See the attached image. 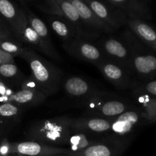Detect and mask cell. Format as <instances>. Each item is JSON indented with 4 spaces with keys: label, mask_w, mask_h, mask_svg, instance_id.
<instances>
[{
    "label": "cell",
    "mask_w": 156,
    "mask_h": 156,
    "mask_svg": "<svg viewBox=\"0 0 156 156\" xmlns=\"http://www.w3.org/2000/svg\"><path fill=\"white\" fill-rule=\"evenodd\" d=\"M141 116L136 111H125L118 116L111 128L116 133L125 135L133 129L136 125L140 123Z\"/></svg>",
    "instance_id": "8fae6325"
},
{
    "label": "cell",
    "mask_w": 156,
    "mask_h": 156,
    "mask_svg": "<svg viewBox=\"0 0 156 156\" xmlns=\"http://www.w3.org/2000/svg\"><path fill=\"white\" fill-rule=\"evenodd\" d=\"M18 113L19 108L12 102L0 105V118H11L18 115Z\"/></svg>",
    "instance_id": "ffe728a7"
},
{
    "label": "cell",
    "mask_w": 156,
    "mask_h": 156,
    "mask_svg": "<svg viewBox=\"0 0 156 156\" xmlns=\"http://www.w3.org/2000/svg\"><path fill=\"white\" fill-rule=\"evenodd\" d=\"M11 154L10 145L4 144L0 146V156H7Z\"/></svg>",
    "instance_id": "83f0119b"
},
{
    "label": "cell",
    "mask_w": 156,
    "mask_h": 156,
    "mask_svg": "<svg viewBox=\"0 0 156 156\" xmlns=\"http://www.w3.org/2000/svg\"><path fill=\"white\" fill-rule=\"evenodd\" d=\"M129 42L131 69L143 80L156 79V53L145 47L135 37H131Z\"/></svg>",
    "instance_id": "7a4b0ae2"
},
{
    "label": "cell",
    "mask_w": 156,
    "mask_h": 156,
    "mask_svg": "<svg viewBox=\"0 0 156 156\" xmlns=\"http://www.w3.org/2000/svg\"><path fill=\"white\" fill-rule=\"evenodd\" d=\"M68 142L71 146V152L83 150L92 144L83 133H76L69 136Z\"/></svg>",
    "instance_id": "ac0fdd59"
},
{
    "label": "cell",
    "mask_w": 156,
    "mask_h": 156,
    "mask_svg": "<svg viewBox=\"0 0 156 156\" xmlns=\"http://www.w3.org/2000/svg\"><path fill=\"white\" fill-rule=\"evenodd\" d=\"M98 68L105 77L116 85H120L126 88L130 84L131 79L120 66L109 62L101 61L98 64Z\"/></svg>",
    "instance_id": "9c48e42d"
},
{
    "label": "cell",
    "mask_w": 156,
    "mask_h": 156,
    "mask_svg": "<svg viewBox=\"0 0 156 156\" xmlns=\"http://www.w3.org/2000/svg\"><path fill=\"white\" fill-rule=\"evenodd\" d=\"M16 35L21 41L27 43L30 45L36 47L38 50L47 55L50 58L60 60V56L56 50H52L46 45L44 41L41 39L35 30L32 28L30 23L23 21H17L16 24L14 25Z\"/></svg>",
    "instance_id": "5b68a950"
},
{
    "label": "cell",
    "mask_w": 156,
    "mask_h": 156,
    "mask_svg": "<svg viewBox=\"0 0 156 156\" xmlns=\"http://www.w3.org/2000/svg\"><path fill=\"white\" fill-rule=\"evenodd\" d=\"M46 98V94L41 92L38 88L25 85L22 89L13 93L9 98V102L18 105H35L41 102Z\"/></svg>",
    "instance_id": "30bf717a"
},
{
    "label": "cell",
    "mask_w": 156,
    "mask_h": 156,
    "mask_svg": "<svg viewBox=\"0 0 156 156\" xmlns=\"http://www.w3.org/2000/svg\"><path fill=\"white\" fill-rule=\"evenodd\" d=\"M104 49L108 55L117 59H123L126 66L131 69V52L129 48L116 39H108L104 44Z\"/></svg>",
    "instance_id": "4fadbf2b"
},
{
    "label": "cell",
    "mask_w": 156,
    "mask_h": 156,
    "mask_svg": "<svg viewBox=\"0 0 156 156\" xmlns=\"http://www.w3.org/2000/svg\"><path fill=\"white\" fill-rule=\"evenodd\" d=\"M54 156H72V155H54Z\"/></svg>",
    "instance_id": "1f68e13d"
},
{
    "label": "cell",
    "mask_w": 156,
    "mask_h": 156,
    "mask_svg": "<svg viewBox=\"0 0 156 156\" xmlns=\"http://www.w3.org/2000/svg\"><path fill=\"white\" fill-rule=\"evenodd\" d=\"M64 88L68 94L74 98H80L86 95L91 91L88 82L79 77H71L66 81Z\"/></svg>",
    "instance_id": "9a60e30c"
},
{
    "label": "cell",
    "mask_w": 156,
    "mask_h": 156,
    "mask_svg": "<svg viewBox=\"0 0 156 156\" xmlns=\"http://www.w3.org/2000/svg\"><path fill=\"white\" fill-rule=\"evenodd\" d=\"M61 10L63 12L65 16L72 21L76 22L79 20V16L76 12V9L73 7L71 2L65 1L61 4Z\"/></svg>",
    "instance_id": "d4e9b609"
},
{
    "label": "cell",
    "mask_w": 156,
    "mask_h": 156,
    "mask_svg": "<svg viewBox=\"0 0 156 156\" xmlns=\"http://www.w3.org/2000/svg\"><path fill=\"white\" fill-rule=\"evenodd\" d=\"M121 152L120 146L111 143H94L83 150L71 152L72 156H118Z\"/></svg>",
    "instance_id": "ba28073f"
},
{
    "label": "cell",
    "mask_w": 156,
    "mask_h": 156,
    "mask_svg": "<svg viewBox=\"0 0 156 156\" xmlns=\"http://www.w3.org/2000/svg\"><path fill=\"white\" fill-rule=\"evenodd\" d=\"M11 153L21 156H53L69 153L70 150L41 144L37 142H22L10 145Z\"/></svg>",
    "instance_id": "277c9868"
},
{
    "label": "cell",
    "mask_w": 156,
    "mask_h": 156,
    "mask_svg": "<svg viewBox=\"0 0 156 156\" xmlns=\"http://www.w3.org/2000/svg\"><path fill=\"white\" fill-rule=\"evenodd\" d=\"M7 37H8L5 34H3L0 32V40H5Z\"/></svg>",
    "instance_id": "f1b7e54d"
},
{
    "label": "cell",
    "mask_w": 156,
    "mask_h": 156,
    "mask_svg": "<svg viewBox=\"0 0 156 156\" xmlns=\"http://www.w3.org/2000/svg\"><path fill=\"white\" fill-rule=\"evenodd\" d=\"M20 56L28 63L35 84L41 92L47 95L57 91L61 79L60 73L56 68L32 50L24 48Z\"/></svg>",
    "instance_id": "6da1fadb"
},
{
    "label": "cell",
    "mask_w": 156,
    "mask_h": 156,
    "mask_svg": "<svg viewBox=\"0 0 156 156\" xmlns=\"http://www.w3.org/2000/svg\"><path fill=\"white\" fill-rule=\"evenodd\" d=\"M70 126L71 120L66 119L47 120L32 128L30 136L40 141L59 144L68 142Z\"/></svg>",
    "instance_id": "3957f363"
},
{
    "label": "cell",
    "mask_w": 156,
    "mask_h": 156,
    "mask_svg": "<svg viewBox=\"0 0 156 156\" xmlns=\"http://www.w3.org/2000/svg\"><path fill=\"white\" fill-rule=\"evenodd\" d=\"M129 26L140 42L156 53V30L138 20L131 21Z\"/></svg>",
    "instance_id": "52a82bcc"
},
{
    "label": "cell",
    "mask_w": 156,
    "mask_h": 156,
    "mask_svg": "<svg viewBox=\"0 0 156 156\" xmlns=\"http://www.w3.org/2000/svg\"><path fill=\"white\" fill-rule=\"evenodd\" d=\"M91 9L95 14L96 16L100 18L103 22H106L111 28H115L114 22L110 18L109 12L104 5L98 1H93L91 3Z\"/></svg>",
    "instance_id": "d6986e66"
},
{
    "label": "cell",
    "mask_w": 156,
    "mask_h": 156,
    "mask_svg": "<svg viewBox=\"0 0 156 156\" xmlns=\"http://www.w3.org/2000/svg\"><path fill=\"white\" fill-rule=\"evenodd\" d=\"M8 63H15L14 56L9 53H5L3 50H0V65Z\"/></svg>",
    "instance_id": "4316f807"
},
{
    "label": "cell",
    "mask_w": 156,
    "mask_h": 156,
    "mask_svg": "<svg viewBox=\"0 0 156 156\" xmlns=\"http://www.w3.org/2000/svg\"><path fill=\"white\" fill-rule=\"evenodd\" d=\"M65 47L72 54L88 62H99L102 58L101 53L98 48L85 41L76 40L69 43Z\"/></svg>",
    "instance_id": "8992f818"
},
{
    "label": "cell",
    "mask_w": 156,
    "mask_h": 156,
    "mask_svg": "<svg viewBox=\"0 0 156 156\" xmlns=\"http://www.w3.org/2000/svg\"><path fill=\"white\" fill-rule=\"evenodd\" d=\"M0 14L8 20H13L16 16V10L9 0H0Z\"/></svg>",
    "instance_id": "7402d4cb"
},
{
    "label": "cell",
    "mask_w": 156,
    "mask_h": 156,
    "mask_svg": "<svg viewBox=\"0 0 156 156\" xmlns=\"http://www.w3.org/2000/svg\"><path fill=\"white\" fill-rule=\"evenodd\" d=\"M30 24L32 28L35 30L38 36L41 37V39L44 41V44L52 50H56L52 44L51 39H50V33L48 31L46 24L41 21V19L37 18H32L30 20Z\"/></svg>",
    "instance_id": "2e32d148"
},
{
    "label": "cell",
    "mask_w": 156,
    "mask_h": 156,
    "mask_svg": "<svg viewBox=\"0 0 156 156\" xmlns=\"http://www.w3.org/2000/svg\"><path fill=\"white\" fill-rule=\"evenodd\" d=\"M53 156H54V155H53Z\"/></svg>",
    "instance_id": "d6a6232c"
},
{
    "label": "cell",
    "mask_w": 156,
    "mask_h": 156,
    "mask_svg": "<svg viewBox=\"0 0 156 156\" xmlns=\"http://www.w3.org/2000/svg\"><path fill=\"white\" fill-rule=\"evenodd\" d=\"M0 32H1V33H3V34H5V33H4V32L2 31V27H1V24H0Z\"/></svg>",
    "instance_id": "4dcf8cb0"
},
{
    "label": "cell",
    "mask_w": 156,
    "mask_h": 156,
    "mask_svg": "<svg viewBox=\"0 0 156 156\" xmlns=\"http://www.w3.org/2000/svg\"><path fill=\"white\" fill-rule=\"evenodd\" d=\"M24 48L21 47L18 44H15L12 41L6 40H0V50L5 53H9L12 56H20Z\"/></svg>",
    "instance_id": "44dd1931"
},
{
    "label": "cell",
    "mask_w": 156,
    "mask_h": 156,
    "mask_svg": "<svg viewBox=\"0 0 156 156\" xmlns=\"http://www.w3.org/2000/svg\"><path fill=\"white\" fill-rule=\"evenodd\" d=\"M111 123L108 120L102 118L82 119L77 121H72L71 126L74 128L87 129L95 133H104L111 129Z\"/></svg>",
    "instance_id": "5bb4252c"
},
{
    "label": "cell",
    "mask_w": 156,
    "mask_h": 156,
    "mask_svg": "<svg viewBox=\"0 0 156 156\" xmlns=\"http://www.w3.org/2000/svg\"><path fill=\"white\" fill-rule=\"evenodd\" d=\"M144 90L148 94L156 97V79L148 81L144 85Z\"/></svg>",
    "instance_id": "484cf974"
},
{
    "label": "cell",
    "mask_w": 156,
    "mask_h": 156,
    "mask_svg": "<svg viewBox=\"0 0 156 156\" xmlns=\"http://www.w3.org/2000/svg\"><path fill=\"white\" fill-rule=\"evenodd\" d=\"M126 106L124 103L117 101H109L101 105L99 111L105 117H117L124 113Z\"/></svg>",
    "instance_id": "e0dca14e"
},
{
    "label": "cell",
    "mask_w": 156,
    "mask_h": 156,
    "mask_svg": "<svg viewBox=\"0 0 156 156\" xmlns=\"http://www.w3.org/2000/svg\"><path fill=\"white\" fill-rule=\"evenodd\" d=\"M51 26L53 30L64 40H68L72 37V33H70L66 24H64L62 21H57V20L53 21L52 22Z\"/></svg>",
    "instance_id": "cb8c5ba5"
},
{
    "label": "cell",
    "mask_w": 156,
    "mask_h": 156,
    "mask_svg": "<svg viewBox=\"0 0 156 156\" xmlns=\"http://www.w3.org/2000/svg\"><path fill=\"white\" fill-rule=\"evenodd\" d=\"M112 1L116 2H123L126 1V0H112Z\"/></svg>",
    "instance_id": "f546056e"
},
{
    "label": "cell",
    "mask_w": 156,
    "mask_h": 156,
    "mask_svg": "<svg viewBox=\"0 0 156 156\" xmlns=\"http://www.w3.org/2000/svg\"><path fill=\"white\" fill-rule=\"evenodd\" d=\"M19 73L18 66L15 63L2 64L0 65V76L5 79H11L17 76Z\"/></svg>",
    "instance_id": "603a6c76"
},
{
    "label": "cell",
    "mask_w": 156,
    "mask_h": 156,
    "mask_svg": "<svg viewBox=\"0 0 156 156\" xmlns=\"http://www.w3.org/2000/svg\"><path fill=\"white\" fill-rule=\"evenodd\" d=\"M71 3L73 7L76 9L79 18L91 24L95 27L101 29L102 30H105L107 32L112 31L113 28H111L108 24H105V22H103L100 18H98L95 14L92 12V10L82 1L73 0Z\"/></svg>",
    "instance_id": "7c38bea8"
}]
</instances>
